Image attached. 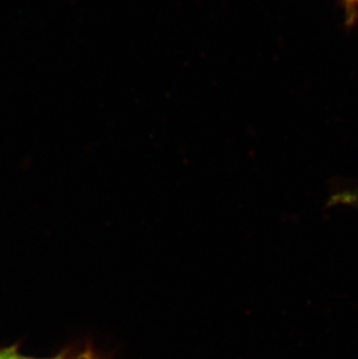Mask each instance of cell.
<instances>
[{"instance_id": "6da1fadb", "label": "cell", "mask_w": 358, "mask_h": 359, "mask_svg": "<svg viewBox=\"0 0 358 359\" xmlns=\"http://www.w3.org/2000/svg\"><path fill=\"white\" fill-rule=\"evenodd\" d=\"M329 205H345V206L354 207L358 210V189L343 191L331 197Z\"/></svg>"}, {"instance_id": "7a4b0ae2", "label": "cell", "mask_w": 358, "mask_h": 359, "mask_svg": "<svg viewBox=\"0 0 358 359\" xmlns=\"http://www.w3.org/2000/svg\"><path fill=\"white\" fill-rule=\"evenodd\" d=\"M347 20L352 24L358 17V0H345Z\"/></svg>"}, {"instance_id": "3957f363", "label": "cell", "mask_w": 358, "mask_h": 359, "mask_svg": "<svg viewBox=\"0 0 358 359\" xmlns=\"http://www.w3.org/2000/svg\"><path fill=\"white\" fill-rule=\"evenodd\" d=\"M74 359H100L99 357L95 356V353H90V351H85L78 355Z\"/></svg>"}]
</instances>
